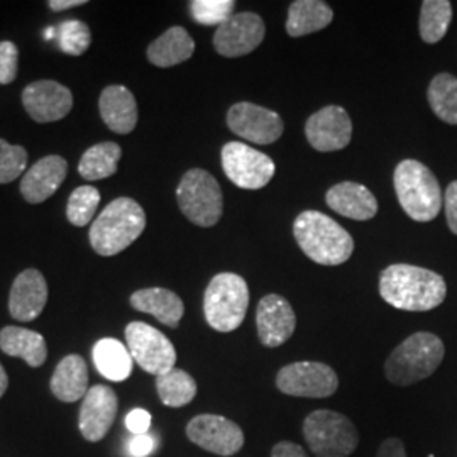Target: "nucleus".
<instances>
[{"label": "nucleus", "mask_w": 457, "mask_h": 457, "mask_svg": "<svg viewBox=\"0 0 457 457\" xmlns=\"http://www.w3.org/2000/svg\"><path fill=\"white\" fill-rule=\"evenodd\" d=\"M379 295L395 309L428 312L445 300L444 278L413 264H392L379 277Z\"/></svg>", "instance_id": "nucleus-1"}, {"label": "nucleus", "mask_w": 457, "mask_h": 457, "mask_svg": "<svg viewBox=\"0 0 457 457\" xmlns=\"http://www.w3.org/2000/svg\"><path fill=\"white\" fill-rule=\"evenodd\" d=\"M294 236L300 249L317 264H343L354 251L351 234L334 219L317 211H305L295 219Z\"/></svg>", "instance_id": "nucleus-2"}, {"label": "nucleus", "mask_w": 457, "mask_h": 457, "mask_svg": "<svg viewBox=\"0 0 457 457\" xmlns=\"http://www.w3.org/2000/svg\"><path fill=\"white\" fill-rule=\"evenodd\" d=\"M146 213L143 207L128 196L111 202L90 228V245L100 256L122 253L143 234Z\"/></svg>", "instance_id": "nucleus-3"}, {"label": "nucleus", "mask_w": 457, "mask_h": 457, "mask_svg": "<svg viewBox=\"0 0 457 457\" xmlns=\"http://www.w3.org/2000/svg\"><path fill=\"white\" fill-rule=\"evenodd\" d=\"M445 347L436 334L417 332L395 347L385 362V375L396 386H410L434 375L441 366Z\"/></svg>", "instance_id": "nucleus-4"}, {"label": "nucleus", "mask_w": 457, "mask_h": 457, "mask_svg": "<svg viewBox=\"0 0 457 457\" xmlns=\"http://www.w3.org/2000/svg\"><path fill=\"white\" fill-rule=\"evenodd\" d=\"M393 183L403 212L417 222H430L441 212L444 196L436 175L417 160L398 163Z\"/></svg>", "instance_id": "nucleus-5"}, {"label": "nucleus", "mask_w": 457, "mask_h": 457, "mask_svg": "<svg viewBox=\"0 0 457 457\" xmlns=\"http://www.w3.org/2000/svg\"><path fill=\"white\" fill-rule=\"evenodd\" d=\"M249 305V288L236 273H219L204 295V313L217 332H232L243 324Z\"/></svg>", "instance_id": "nucleus-6"}, {"label": "nucleus", "mask_w": 457, "mask_h": 457, "mask_svg": "<svg viewBox=\"0 0 457 457\" xmlns=\"http://www.w3.org/2000/svg\"><path fill=\"white\" fill-rule=\"evenodd\" d=\"M302 430L317 457H349L360 444L358 428L345 415L334 410L312 411Z\"/></svg>", "instance_id": "nucleus-7"}, {"label": "nucleus", "mask_w": 457, "mask_h": 457, "mask_svg": "<svg viewBox=\"0 0 457 457\" xmlns=\"http://www.w3.org/2000/svg\"><path fill=\"white\" fill-rule=\"evenodd\" d=\"M177 200L183 215L195 226L212 228L224 211L219 181L205 170H188L177 188Z\"/></svg>", "instance_id": "nucleus-8"}, {"label": "nucleus", "mask_w": 457, "mask_h": 457, "mask_svg": "<svg viewBox=\"0 0 457 457\" xmlns=\"http://www.w3.org/2000/svg\"><path fill=\"white\" fill-rule=\"evenodd\" d=\"M222 168L228 180L245 190H260L273 180L277 166L254 147L232 141L222 147Z\"/></svg>", "instance_id": "nucleus-9"}, {"label": "nucleus", "mask_w": 457, "mask_h": 457, "mask_svg": "<svg viewBox=\"0 0 457 457\" xmlns=\"http://www.w3.org/2000/svg\"><path fill=\"white\" fill-rule=\"evenodd\" d=\"M278 390L290 396L327 398L339 388L337 373L324 362L300 361L281 368L277 375Z\"/></svg>", "instance_id": "nucleus-10"}, {"label": "nucleus", "mask_w": 457, "mask_h": 457, "mask_svg": "<svg viewBox=\"0 0 457 457\" xmlns=\"http://www.w3.org/2000/svg\"><path fill=\"white\" fill-rule=\"evenodd\" d=\"M126 341L134 362L149 375H163L175 368V345L158 328L145 322H131L126 327Z\"/></svg>", "instance_id": "nucleus-11"}, {"label": "nucleus", "mask_w": 457, "mask_h": 457, "mask_svg": "<svg viewBox=\"0 0 457 457\" xmlns=\"http://www.w3.org/2000/svg\"><path fill=\"white\" fill-rule=\"evenodd\" d=\"M187 436L195 445L217 456H234L245 445L243 428L222 415H196L187 425Z\"/></svg>", "instance_id": "nucleus-12"}, {"label": "nucleus", "mask_w": 457, "mask_h": 457, "mask_svg": "<svg viewBox=\"0 0 457 457\" xmlns=\"http://www.w3.org/2000/svg\"><path fill=\"white\" fill-rule=\"evenodd\" d=\"M228 126L234 134L254 145H271L281 137L285 129L281 117L275 111L251 102H239L228 109Z\"/></svg>", "instance_id": "nucleus-13"}, {"label": "nucleus", "mask_w": 457, "mask_h": 457, "mask_svg": "<svg viewBox=\"0 0 457 457\" xmlns=\"http://www.w3.org/2000/svg\"><path fill=\"white\" fill-rule=\"evenodd\" d=\"M264 22L254 12H239L228 17L213 34V48L226 56L237 58L253 53L264 39Z\"/></svg>", "instance_id": "nucleus-14"}, {"label": "nucleus", "mask_w": 457, "mask_h": 457, "mask_svg": "<svg viewBox=\"0 0 457 457\" xmlns=\"http://www.w3.org/2000/svg\"><path fill=\"white\" fill-rule=\"evenodd\" d=\"M305 134L313 149L322 153L339 151L351 143L353 122L343 107L327 105L309 117Z\"/></svg>", "instance_id": "nucleus-15"}, {"label": "nucleus", "mask_w": 457, "mask_h": 457, "mask_svg": "<svg viewBox=\"0 0 457 457\" xmlns=\"http://www.w3.org/2000/svg\"><path fill=\"white\" fill-rule=\"evenodd\" d=\"M22 104L36 122H54L71 111L73 96L62 83L39 80L24 88Z\"/></svg>", "instance_id": "nucleus-16"}, {"label": "nucleus", "mask_w": 457, "mask_h": 457, "mask_svg": "<svg viewBox=\"0 0 457 457\" xmlns=\"http://www.w3.org/2000/svg\"><path fill=\"white\" fill-rule=\"evenodd\" d=\"M256 327L260 343L266 347H279L294 336L296 317L283 296L266 295L256 309Z\"/></svg>", "instance_id": "nucleus-17"}, {"label": "nucleus", "mask_w": 457, "mask_h": 457, "mask_svg": "<svg viewBox=\"0 0 457 457\" xmlns=\"http://www.w3.org/2000/svg\"><path fill=\"white\" fill-rule=\"evenodd\" d=\"M117 409V395L112 388L104 385H96L90 388L83 398L79 417V427L83 437L88 442L102 441L114 424Z\"/></svg>", "instance_id": "nucleus-18"}, {"label": "nucleus", "mask_w": 457, "mask_h": 457, "mask_svg": "<svg viewBox=\"0 0 457 457\" xmlns=\"http://www.w3.org/2000/svg\"><path fill=\"white\" fill-rule=\"evenodd\" d=\"M48 285L37 270H26L16 278L9 295V312L21 322H31L45 311Z\"/></svg>", "instance_id": "nucleus-19"}, {"label": "nucleus", "mask_w": 457, "mask_h": 457, "mask_svg": "<svg viewBox=\"0 0 457 457\" xmlns=\"http://www.w3.org/2000/svg\"><path fill=\"white\" fill-rule=\"evenodd\" d=\"M68 163L62 156L51 154L34 164L21 181V194L29 204H41L65 181Z\"/></svg>", "instance_id": "nucleus-20"}, {"label": "nucleus", "mask_w": 457, "mask_h": 457, "mask_svg": "<svg viewBox=\"0 0 457 457\" xmlns=\"http://www.w3.org/2000/svg\"><path fill=\"white\" fill-rule=\"evenodd\" d=\"M326 202L334 212L353 220H370L378 212V200L373 192L354 181L334 185L327 192Z\"/></svg>", "instance_id": "nucleus-21"}, {"label": "nucleus", "mask_w": 457, "mask_h": 457, "mask_svg": "<svg viewBox=\"0 0 457 457\" xmlns=\"http://www.w3.org/2000/svg\"><path fill=\"white\" fill-rule=\"evenodd\" d=\"M100 115L107 128L117 134H129L137 124V104L131 92L122 85L104 88L100 100Z\"/></svg>", "instance_id": "nucleus-22"}, {"label": "nucleus", "mask_w": 457, "mask_h": 457, "mask_svg": "<svg viewBox=\"0 0 457 457\" xmlns=\"http://www.w3.org/2000/svg\"><path fill=\"white\" fill-rule=\"evenodd\" d=\"M88 390V368L82 356L70 354L60 361L51 378L53 395L65 403H73L85 398Z\"/></svg>", "instance_id": "nucleus-23"}, {"label": "nucleus", "mask_w": 457, "mask_h": 457, "mask_svg": "<svg viewBox=\"0 0 457 457\" xmlns=\"http://www.w3.org/2000/svg\"><path fill=\"white\" fill-rule=\"evenodd\" d=\"M131 305L136 311L151 313L164 326L177 328L185 313L180 296L166 288H145L131 296Z\"/></svg>", "instance_id": "nucleus-24"}, {"label": "nucleus", "mask_w": 457, "mask_h": 457, "mask_svg": "<svg viewBox=\"0 0 457 457\" xmlns=\"http://www.w3.org/2000/svg\"><path fill=\"white\" fill-rule=\"evenodd\" d=\"M0 349L7 356L22 358L31 368L43 366L48 358L45 337L22 327H4L0 332Z\"/></svg>", "instance_id": "nucleus-25"}, {"label": "nucleus", "mask_w": 457, "mask_h": 457, "mask_svg": "<svg viewBox=\"0 0 457 457\" xmlns=\"http://www.w3.org/2000/svg\"><path fill=\"white\" fill-rule=\"evenodd\" d=\"M195 53V41L181 26L170 28L147 48V60L154 66L170 68L180 65Z\"/></svg>", "instance_id": "nucleus-26"}, {"label": "nucleus", "mask_w": 457, "mask_h": 457, "mask_svg": "<svg viewBox=\"0 0 457 457\" xmlns=\"http://www.w3.org/2000/svg\"><path fill=\"white\" fill-rule=\"evenodd\" d=\"M334 12L322 0H295L288 9L287 33L294 37L326 29Z\"/></svg>", "instance_id": "nucleus-27"}, {"label": "nucleus", "mask_w": 457, "mask_h": 457, "mask_svg": "<svg viewBox=\"0 0 457 457\" xmlns=\"http://www.w3.org/2000/svg\"><path fill=\"white\" fill-rule=\"evenodd\" d=\"M92 358L96 362L98 373L111 381H124L132 373L131 353L128 345L117 339H100L92 351Z\"/></svg>", "instance_id": "nucleus-28"}, {"label": "nucleus", "mask_w": 457, "mask_h": 457, "mask_svg": "<svg viewBox=\"0 0 457 457\" xmlns=\"http://www.w3.org/2000/svg\"><path fill=\"white\" fill-rule=\"evenodd\" d=\"M122 149L112 141L100 143L85 151L79 163V171L85 180H104L115 175Z\"/></svg>", "instance_id": "nucleus-29"}, {"label": "nucleus", "mask_w": 457, "mask_h": 457, "mask_svg": "<svg viewBox=\"0 0 457 457\" xmlns=\"http://www.w3.org/2000/svg\"><path fill=\"white\" fill-rule=\"evenodd\" d=\"M156 390L166 407H185L196 395V383L187 371L173 368L163 375L156 376Z\"/></svg>", "instance_id": "nucleus-30"}, {"label": "nucleus", "mask_w": 457, "mask_h": 457, "mask_svg": "<svg viewBox=\"0 0 457 457\" xmlns=\"http://www.w3.org/2000/svg\"><path fill=\"white\" fill-rule=\"evenodd\" d=\"M427 98L434 114L444 122L457 126V79L454 75H436L428 85Z\"/></svg>", "instance_id": "nucleus-31"}, {"label": "nucleus", "mask_w": 457, "mask_h": 457, "mask_svg": "<svg viewBox=\"0 0 457 457\" xmlns=\"http://www.w3.org/2000/svg\"><path fill=\"white\" fill-rule=\"evenodd\" d=\"M453 4L449 0H425L420 9V37L425 43H439L449 31Z\"/></svg>", "instance_id": "nucleus-32"}, {"label": "nucleus", "mask_w": 457, "mask_h": 457, "mask_svg": "<svg viewBox=\"0 0 457 457\" xmlns=\"http://www.w3.org/2000/svg\"><path fill=\"white\" fill-rule=\"evenodd\" d=\"M98 204H100V194L96 187H90V185L79 187L68 200V207H66L68 220L77 228L90 224V220L97 212Z\"/></svg>", "instance_id": "nucleus-33"}, {"label": "nucleus", "mask_w": 457, "mask_h": 457, "mask_svg": "<svg viewBox=\"0 0 457 457\" xmlns=\"http://www.w3.org/2000/svg\"><path fill=\"white\" fill-rule=\"evenodd\" d=\"M92 43L90 28L77 19L63 21L58 26V45L66 54L80 56Z\"/></svg>", "instance_id": "nucleus-34"}, {"label": "nucleus", "mask_w": 457, "mask_h": 457, "mask_svg": "<svg viewBox=\"0 0 457 457\" xmlns=\"http://www.w3.org/2000/svg\"><path fill=\"white\" fill-rule=\"evenodd\" d=\"M236 7L234 0H194L190 2V12L198 24L220 26L232 17Z\"/></svg>", "instance_id": "nucleus-35"}, {"label": "nucleus", "mask_w": 457, "mask_h": 457, "mask_svg": "<svg viewBox=\"0 0 457 457\" xmlns=\"http://www.w3.org/2000/svg\"><path fill=\"white\" fill-rule=\"evenodd\" d=\"M28 153L22 146H14L0 139V185L11 183L26 171Z\"/></svg>", "instance_id": "nucleus-36"}, {"label": "nucleus", "mask_w": 457, "mask_h": 457, "mask_svg": "<svg viewBox=\"0 0 457 457\" xmlns=\"http://www.w3.org/2000/svg\"><path fill=\"white\" fill-rule=\"evenodd\" d=\"M19 51L14 43H0V85H9L16 80Z\"/></svg>", "instance_id": "nucleus-37"}, {"label": "nucleus", "mask_w": 457, "mask_h": 457, "mask_svg": "<svg viewBox=\"0 0 457 457\" xmlns=\"http://www.w3.org/2000/svg\"><path fill=\"white\" fill-rule=\"evenodd\" d=\"M126 427L132 436L147 434L151 427V413L145 409H134L126 417Z\"/></svg>", "instance_id": "nucleus-38"}, {"label": "nucleus", "mask_w": 457, "mask_h": 457, "mask_svg": "<svg viewBox=\"0 0 457 457\" xmlns=\"http://www.w3.org/2000/svg\"><path fill=\"white\" fill-rule=\"evenodd\" d=\"M444 209H445V219L447 226L453 234L457 236V180L453 181L444 195Z\"/></svg>", "instance_id": "nucleus-39"}, {"label": "nucleus", "mask_w": 457, "mask_h": 457, "mask_svg": "<svg viewBox=\"0 0 457 457\" xmlns=\"http://www.w3.org/2000/svg\"><path fill=\"white\" fill-rule=\"evenodd\" d=\"M154 437L149 434L132 436L131 441L128 444V451L132 457H147L154 451Z\"/></svg>", "instance_id": "nucleus-40"}, {"label": "nucleus", "mask_w": 457, "mask_h": 457, "mask_svg": "<svg viewBox=\"0 0 457 457\" xmlns=\"http://www.w3.org/2000/svg\"><path fill=\"white\" fill-rule=\"evenodd\" d=\"M271 457H309L305 449L290 441L278 442L271 451Z\"/></svg>", "instance_id": "nucleus-41"}, {"label": "nucleus", "mask_w": 457, "mask_h": 457, "mask_svg": "<svg viewBox=\"0 0 457 457\" xmlns=\"http://www.w3.org/2000/svg\"><path fill=\"white\" fill-rule=\"evenodd\" d=\"M376 457H409L407 456V451H405V445L400 439H386L379 445L378 449V456Z\"/></svg>", "instance_id": "nucleus-42"}, {"label": "nucleus", "mask_w": 457, "mask_h": 457, "mask_svg": "<svg viewBox=\"0 0 457 457\" xmlns=\"http://www.w3.org/2000/svg\"><path fill=\"white\" fill-rule=\"evenodd\" d=\"M83 4H87V2L85 0H51L49 7L54 12H60V11H66V9H71V7H79Z\"/></svg>", "instance_id": "nucleus-43"}, {"label": "nucleus", "mask_w": 457, "mask_h": 457, "mask_svg": "<svg viewBox=\"0 0 457 457\" xmlns=\"http://www.w3.org/2000/svg\"><path fill=\"white\" fill-rule=\"evenodd\" d=\"M7 386H9V378H7L4 366L0 364V398L4 396V393L7 392Z\"/></svg>", "instance_id": "nucleus-44"}, {"label": "nucleus", "mask_w": 457, "mask_h": 457, "mask_svg": "<svg viewBox=\"0 0 457 457\" xmlns=\"http://www.w3.org/2000/svg\"><path fill=\"white\" fill-rule=\"evenodd\" d=\"M54 33H56V31H54V28H48V29L45 31V37H46V39H51V37L54 36Z\"/></svg>", "instance_id": "nucleus-45"}]
</instances>
